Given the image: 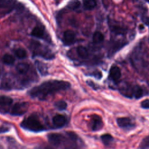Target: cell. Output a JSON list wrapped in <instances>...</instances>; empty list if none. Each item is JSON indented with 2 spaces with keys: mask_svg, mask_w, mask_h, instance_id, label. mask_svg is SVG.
Segmentation results:
<instances>
[{
  "mask_svg": "<svg viewBox=\"0 0 149 149\" xmlns=\"http://www.w3.org/2000/svg\"><path fill=\"white\" fill-rule=\"evenodd\" d=\"M69 87L70 84L67 81L50 80L33 87L29 91V94L33 98L44 100L48 95L56 92L68 89Z\"/></svg>",
  "mask_w": 149,
  "mask_h": 149,
  "instance_id": "6da1fadb",
  "label": "cell"
},
{
  "mask_svg": "<svg viewBox=\"0 0 149 149\" xmlns=\"http://www.w3.org/2000/svg\"><path fill=\"white\" fill-rule=\"evenodd\" d=\"M20 126L26 130L33 132H40L45 129L44 125L35 116H30L24 119Z\"/></svg>",
  "mask_w": 149,
  "mask_h": 149,
  "instance_id": "7a4b0ae2",
  "label": "cell"
},
{
  "mask_svg": "<svg viewBox=\"0 0 149 149\" xmlns=\"http://www.w3.org/2000/svg\"><path fill=\"white\" fill-rule=\"evenodd\" d=\"M29 105L27 102H17L12 107L11 114L14 116H20L26 112L28 109Z\"/></svg>",
  "mask_w": 149,
  "mask_h": 149,
  "instance_id": "3957f363",
  "label": "cell"
},
{
  "mask_svg": "<svg viewBox=\"0 0 149 149\" xmlns=\"http://www.w3.org/2000/svg\"><path fill=\"white\" fill-rule=\"evenodd\" d=\"M118 125L123 129L130 130L134 127L135 125L132 121V120L128 117L118 118L116 119Z\"/></svg>",
  "mask_w": 149,
  "mask_h": 149,
  "instance_id": "277c9868",
  "label": "cell"
},
{
  "mask_svg": "<svg viewBox=\"0 0 149 149\" xmlns=\"http://www.w3.org/2000/svg\"><path fill=\"white\" fill-rule=\"evenodd\" d=\"M49 142L55 147L60 146L63 142V136L59 133H49L48 135Z\"/></svg>",
  "mask_w": 149,
  "mask_h": 149,
  "instance_id": "5b68a950",
  "label": "cell"
},
{
  "mask_svg": "<svg viewBox=\"0 0 149 149\" xmlns=\"http://www.w3.org/2000/svg\"><path fill=\"white\" fill-rule=\"evenodd\" d=\"M90 126L93 131L100 130L103 127V122L101 118L97 115H94L91 117Z\"/></svg>",
  "mask_w": 149,
  "mask_h": 149,
  "instance_id": "8992f818",
  "label": "cell"
},
{
  "mask_svg": "<svg viewBox=\"0 0 149 149\" xmlns=\"http://www.w3.org/2000/svg\"><path fill=\"white\" fill-rule=\"evenodd\" d=\"M121 76V72L120 69L116 66H113L109 70V77L111 80L115 82L119 80Z\"/></svg>",
  "mask_w": 149,
  "mask_h": 149,
  "instance_id": "52a82bcc",
  "label": "cell"
},
{
  "mask_svg": "<svg viewBox=\"0 0 149 149\" xmlns=\"http://www.w3.org/2000/svg\"><path fill=\"white\" fill-rule=\"evenodd\" d=\"M52 122L55 126L58 127H61L65 125L66 122V117L63 115L56 114L53 117Z\"/></svg>",
  "mask_w": 149,
  "mask_h": 149,
  "instance_id": "ba28073f",
  "label": "cell"
},
{
  "mask_svg": "<svg viewBox=\"0 0 149 149\" xmlns=\"http://www.w3.org/2000/svg\"><path fill=\"white\" fill-rule=\"evenodd\" d=\"M132 97H135L136 99H139L145 95V91L141 86L139 85H135L132 87Z\"/></svg>",
  "mask_w": 149,
  "mask_h": 149,
  "instance_id": "9c48e42d",
  "label": "cell"
},
{
  "mask_svg": "<svg viewBox=\"0 0 149 149\" xmlns=\"http://www.w3.org/2000/svg\"><path fill=\"white\" fill-rule=\"evenodd\" d=\"M75 38V34L74 33L70 30H66L63 33V40L65 42L66 44H71L72 43Z\"/></svg>",
  "mask_w": 149,
  "mask_h": 149,
  "instance_id": "30bf717a",
  "label": "cell"
},
{
  "mask_svg": "<svg viewBox=\"0 0 149 149\" xmlns=\"http://www.w3.org/2000/svg\"><path fill=\"white\" fill-rule=\"evenodd\" d=\"M31 35L37 38H43L44 36V29L41 26H36L32 30Z\"/></svg>",
  "mask_w": 149,
  "mask_h": 149,
  "instance_id": "8fae6325",
  "label": "cell"
},
{
  "mask_svg": "<svg viewBox=\"0 0 149 149\" xmlns=\"http://www.w3.org/2000/svg\"><path fill=\"white\" fill-rule=\"evenodd\" d=\"M16 70L20 74H24L29 69V65L27 63H20L16 66Z\"/></svg>",
  "mask_w": 149,
  "mask_h": 149,
  "instance_id": "7c38bea8",
  "label": "cell"
},
{
  "mask_svg": "<svg viewBox=\"0 0 149 149\" xmlns=\"http://www.w3.org/2000/svg\"><path fill=\"white\" fill-rule=\"evenodd\" d=\"M13 102V100L8 96L1 95L0 96V105L3 107H9Z\"/></svg>",
  "mask_w": 149,
  "mask_h": 149,
  "instance_id": "4fadbf2b",
  "label": "cell"
},
{
  "mask_svg": "<svg viewBox=\"0 0 149 149\" xmlns=\"http://www.w3.org/2000/svg\"><path fill=\"white\" fill-rule=\"evenodd\" d=\"M77 53L78 56L82 59H86L88 56V52L87 49L83 46H79L77 47Z\"/></svg>",
  "mask_w": 149,
  "mask_h": 149,
  "instance_id": "5bb4252c",
  "label": "cell"
},
{
  "mask_svg": "<svg viewBox=\"0 0 149 149\" xmlns=\"http://www.w3.org/2000/svg\"><path fill=\"white\" fill-rule=\"evenodd\" d=\"M101 139L103 144L106 146H109V145H111L113 141V137L109 134H103L102 136H101Z\"/></svg>",
  "mask_w": 149,
  "mask_h": 149,
  "instance_id": "9a60e30c",
  "label": "cell"
},
{
  "mask_svg": "<svg viewBox=\"0 0 149 149\" xmlns=\"http://www.w3.org/2000/svg\"><path fill=\"white\" fill-rule=\"evenodd\" d=\"M83 6L86 10L93 9L96 6V1L95 0H83Z\"/></svg>",
  "mask_w": 149,
  "mask_h": 149,
  "instance_id": "2e32d148",
  "label": "cell"
},
{
  "mask_svg": "<svg viewBox=\"0 0 149 149\" xmlns=\"http://www.w3.org/2000/svg\"><path fill=\"white\" fill-rule=\"evenodd\" d=\"M15 5L13 0H0V8H11Z\"/></svg>",
  "mask_w": 149,
  "mask_h": 149,
  "instance_id": "e0dca14e",
  "label": "cell"
},
{
  "mask_svg": "<svg viewBox=\"0 0 149 149\" xmlns=\"http://www.w3.org/2000/svg\"><path fill=\"white\" fill-rule=\"evenodd\" d=\"M104 40V36L100 31H95L93 36V40L94 43L98 44L102 42Z\"/></svg>",
  "mask_w": 149,
  "mask_h": 149,
  "instance_id": "ac0fdd59",
  "label": "cell"
},
{
  "mask_svg": "<svg viewBox=\"0 0 149 149\" xmlns=\"http://www.w3.org/2000/svg\"><path fill=\"white\" fill-rule=\"evenodd\" d=\"M2 61L6 65H12L15 62V58L10 54H5L2 57Z\"/></svg>",
  "mask_w": 149,
  "mask_h": 149,
  "instance_id": "d6986e66",
  "label": "cell"
},
{
  "mask_svg": "<svg viewBox=\"0 0 149 149\" xmlns=\"http://www.w3.org/2000/svg\"><path fill=\"white\" fill-rule=\"evenodd\" d=\"M80 6V2L79 0H71L68 4V8L70 10H76Z\"/></svg>",
  "mask_w": 149,
  "mask_h": 149,
  "instance_id": "ffe728a7",
  "label": "cell"
},
{
  "mask_svg": "<svg viewBox=\"0 0 149 149\" xmlns=\"http://www.w3.org/2000/svg\"><path fill=\"white\" fill-rule=\"evenodd\" d=\"M16 56L19 59H24L27 56V52L26 51L22 48H18L15 51Z\"/></svg>",
  "mask_w": 149,
  "mask_h": 149,
  "instance_id": "44dd1931",
  "label": "cell"
},
{
  "mask_svg": "<svg viewBox=\"0 0 149 149\" xmlns=\"http://www.w3.org/2000/svg\"><path fill=\"white\" fill-rule=\"evenodd\" d=\"M111 29L113 32H115V33H117V34H123L125 32V29L118 25L111 26Z\"/></svg>",
  "mask_w": 149,
  "mask_h": 149,
  "instance_id": "7402d4cb",
  "label": "cell"
},
{
  "mask_svg": "<svg viewBox=\"0 0 149 149\" xmlns=\"http://www.w3.org/2000/svg\"><path fill=\"white\" fill-rule=\"evenodd\" d=\"M55 107L59 110H63L66 108L67 104L66 103L65 101H64L63 100H60V101H58L55 102Z\"/></svg>",
  "mask_w": 149,
  "mask_h": 149,
  "instance_id": "603a6c76",
  "label": "cell"
},
{
  "mask_svg": "<svg viewBox=\"0 0 149 149\" xmlns=\"http://www.w3.org/2000/svg\"><path fill=\"white\" fill-rule=\"evenodd\" d=\"M139 148H149V136L144 137L141 141Z\"/></svg>",
  "mask_w": 149,
  "mask_h": 149,
  "instance_id": "cb8c5ba5",
  "label": "cell"
},
{
  "mask_svg": "<svg viewBox=\"0 0 149 149\" xmlns=\"http://www.w3.org/2000/svg\"><path fill=\"white\" fill-rule=\"evenodd\" d=\"M141 108L144 109H149V100H143L140 104Z\"/></svg>",
  "mask_w": 149,
  "mask_h": 149,
  "instance_id": "d4e9b609",
  "label": "cell"
},
{
  "mask_svg": "<svg viewBox=\"0 0 149 149\" xmlns=\"http://www.w3.org/2000/svg\"><path fill=\"white\" fill-rule=\"evenodd\" d=\"M8 130H9V129L8 127H5V126H1V127H0V133L8 132Z\"/></svg>",
  "mask_w": 149,
  "mask_h": 149,
  "instance_id": "484cf974",
  "label": "cell"
}]
</instances>
